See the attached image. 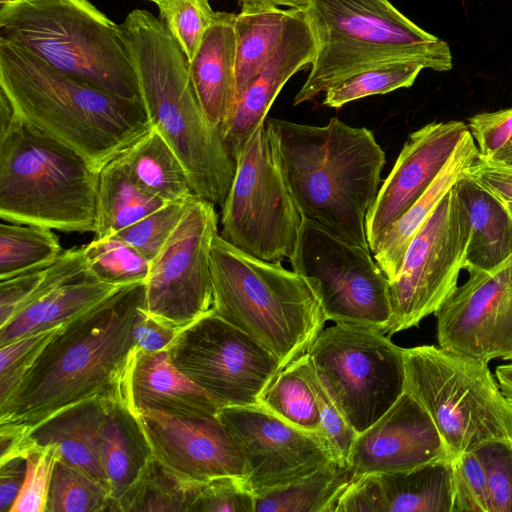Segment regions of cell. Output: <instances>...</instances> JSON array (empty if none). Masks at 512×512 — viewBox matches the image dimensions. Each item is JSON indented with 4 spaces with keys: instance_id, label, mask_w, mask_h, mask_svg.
<instances>
[{
    "instance_id": "bcb514c9",
    "label": "cell",
    "mask_w": 512,
    "mask_h": 512,
    "mask_svg": "<svg viewBox=\"0 0 512 512\" xmlns=\"http://www.w3.org/2000/svg\"><path fill=\"white\" fill-rule=\"evenodd\" d=\"M453 512H490V493L483 464L474 451L452 458Z\"/></svg>"
},
{
    "instance_id": "b9f144b4",
    "label": "cell",
    "mask_w": 512,
    "mask_h": 512,
    "mask_svg": "<svg viewBox=\"0 0 512 512\" xmlns=\"http://www.w3.org/2000/svg\"><path fill=\"white\" fill-rule=\"evenodd\" d=\"M160 19L190 62L217 12L208 0H159Z\"/></svg>"
},
{
    "instance_id": "5b68a950",
    "label": "cell",
    "mask_w": 512,
    "mask_h": 512,
    "mask_svg": "<svg viewBox=\"0 0 512 512\" xmlns=\"http://www.w3.org/2000/svg\"><path fill=\"white\" fill-rule=\"evenodd\" d=\"M213 311L280 362L305 354L324 329L320 300L309 281L234 247L218 233L211 247Z\"/></svg>"
},
{
    "instance_id": "816d5d0a",
    "label": "cell",
    "mask_w": 512,
    "mask_h": 512,
    "mask_svg": "<svg viewBox=\"0 0 512 512\" xmlns=\"http://www.w3.org/2000/svg\"><path fill=\"white\" fill-rule=\"evenodd\" d=\"M467 173L502 202H512V168L501 166L480 156Z\"/></svg>"
},
{
    "instance_id": "44dd1931",
    "label": "cell",
    "mask_w": 512,
    "mask_h": 512,
    "mask_svg": "<svg viewBox=\"0 0 512 512\" xmlns=\"http://www.w3.org/2000/svg\"><path fill=\"white\" fill-rule=\"evenodd\" d=\"M315 54L316 42L304 10L292 9L275 51L243 90L223 132L235 160L256 129L264 124L286 82L311 66Z\"/></svg>"
},
{
    "instance_id": "680465c9",
    "label": "cell",
    "mask_w": 512,
    "mask_h": 512,
    "mask_svg": "<svg viewBox=\"0 0 512 512\" xmlns=\"http://www.w3.org/2000/svg\"><path fill=\"white\" fill-rule=\"evenodd\" d=\"M149 1H152L154 3H157L159 0H149Z\"/></svg>"
},
{
    "instance_id": "30bf717a",
    "label": "cell",
    "mask_w": 512,
    "mask_h": 512,
    "mask_svg": "<svg viewBox=\"0 0 512 512\" xmlns=\"http://www.w3.org/2000/svg\"><path fill=\"white\" fill-rule=\"evenodd\" d=\"M306 353L357 434L380 419L406 390L404 348L378 330L335 323L318 334Z\"/></svg>"
},
{
    "instance_id": "277c9868",
    "label": "cell",
    "mask_w": 512,
    "mask_h": 512,
    "mask_svg": "<svg viewBox=\"0 0 512 512\" xmlns=\"http://www.w3.org/2000/svg\"><path fill=\"white\" fill-rule=\"evenodd\" d=\"M120 27L152 127L185 166L195 194L222 207L236 160L202 110L187 57L162 20L147 10H132Z\"/></svg>"
},
{
    "instance_id": "3957f363",
    "label": "cell",
    "mask_w": 512,
    "mask_h": 512,
    "mask_svg": "<svg viewBox=\"0 0 512 512\" xmlns=\"http://www.w3.org/2000/svg\"><path fill=\"white\" fill-rule=\"evenodd\" d=\"M0 89L23 120L75 149L99 171L152 128L143 100L55 70L1 38Z\"/></svg>"
},
{
    "instance_id": "603a6c76",
    "label": "cell",
    "mask_w": 512,
    "mask_h": 512,
    "mask_svg": "<svg viewBox=\"0 0 512 512\" xmlns=\"http://www.w3.org/2000/svg\"><path fill=\"white\" fill-rule=\"evenodd\" d=\"M235 14L217 12L189 62L195 93L208 121L224 132L236 104Z\"/></svg>"
},
{
    "instance_id": "484cf974",
    "label": "cell",
    "mask_w": 512,
    "mask_h": 512,
    "mask_svg": "<svg viewBox=\"0 0 512 512\" xmlns=\"http://www.w3.org/2000/svg\"><path fill=\"white\" fill-rule=\"evenodd\" d=\"M453 190L470 222L464 269L492 272L512 256V217L505 203L467 171Z\"/></svg>"
},
{
    "instance_id": "60d3db41",
    "label": "cell",
    "mask_w": 512,
    "mask_h": 512,
    "mask_svg": "<svg viewBox=\"0 0 512 512\" xmlns=\"http://www.w3.org/2000/svg\"><path fill=\"white\" fill-rule=\"evenodd\" d=\"M87 271L118 287L146 282L151 261L117 236L94 238L84 246Z\"/></svg>"
},
{
    "instance_id": "2e32d148",
    "label": "cell",
    "mask_w": 512,
    "mask_h": 512,
    "mask_svg": "<svg viewBox=\"0 0 512 512\" xmlns=\"http://www.w3.org/2000/svg\"><path fill=\"white\" fill-rule=\"evenodd\" d=\"M218 417L244 457L249 471L246 485L255 495L336 461L323 436L300 429L258 404L225 406Z\"/></svg>"
},
{
    "instance_id": "c3c4849f",
    "label": "cell",
    "mask_w": 512,
    "mask_h": 512,
    "mask_svg": "<svg viewBox=\"0 0 512 512\" xmlns=\"http://www.w3.org/2000/svg\"><path fill=\"white\" fill-rule=\"evenodd\" d=\"M467 125L479 156L488 158L512 137V107L475 114L468 118Z\"/></svg>"
},
{
    "instance_id": "7402d4cb",
    "label": "cell",
    "mask_w": 512,
    "mask_h": 512,
    "mask_svg": "<svg viewBox=\"0 0 512 512\" xmlns=\"http://www.w3.org/2000/svg\"><path fill=\"white\" fill-rule=\"evenodd\" d=\"M126 392L129 408L138 417L146 410L209 417L222 408L174 366L167 350L142 352L135 348Z\"/></svg>"
},
{
    "instance_id": "d6986e66",
    "label": "cell",
    "mask_w": 512,
    "mask_h": 512,
    "mask_svg": "<svg viewBox=\"0 0 512 512\" xmlns=\"http://www.w3.org/2000/svg\"><path fill=\"white\" fill-rule=\"evenodd\" d=\"M452 459L425 408L407 390L374 424L359 433L347 466L354 476L410 470Z\"/></svg>"
},
{
    "instance_id": "db71d44e",
    "label": "cell",
    "mask_w": 512,
    "mask_h": 512,
    "mask_svg": "<svg viewBox=\"0 0 512 512\" xmlns=\"http://www.w3.org/2000/svg\"><path fill=\"white\" fill-rule=\"evenodd\" d=\"M495 376L503 395L512 405V362L499 365Z\"/></svg>"
},
{
    "instance_id": "836d02e7",
    "label": "cell",
    "mask_w": 512,
    "mask_h": 512,
    "mask_svg": "<svg viewBox=\"0 0 512 512\" xmlns=\"http://www.w3.org/2000/svg\"><path fill=\"white\" fill-rule=\"evenodd\" d=\"M202 484L188 481L154 456L116 502L119 512H191Z\"/></svg>"
},
{
    "instance_id": "f1b7e54d",
    "label": "cell",
    "mask_w": 512,
    "mask_h": 512,
    "mask_svg": "<svg viewBox=\"0 0 512 512\" xmlns=\"http://www.w3.org/2000/svg\"><path fill=\"white\" fill-rule=\"evenodd\" d=\"M377 476L385 512H453L452 459Z\"/></svg>"
},
{
    "instance_id": "ba28073f",
    "label": "cell",
    "mask_w": 512,
    "mask_h": 512,
    "mask_svg": "<svg viewBox=\"0 0 512 512\" xmlns=\"http://www.w3.org/2000/svg\"><path fill=\"white\" fill-rule=\"evenodd\" d=\"M0 38L55 70L142 100L120 25L88 0H1Z\"/></svg>"
},
{
    "instance_id": "f35d334b",
    "label": "cell",
    "mask_w": 512,
    "mask_h": 512,
    "mask_svg": "<svg viewBox=\"0 0 512 512\" xmlns=\"http://www.w3.org/2000/svg\"><path fill=\"white\" fill-rule=\"evenodd\" d=\"M113 511L109 487L85 470L62 459L56 463L46 512Z\"/></svg>"
},
{
    "instance_id": "ffe728a7",
    "label": "cell",
    "mask_w": 512,
    "mask_h": 512,
    "mask_svg": "<svg viewBox=\"0 0 512 512\" xmlns=\"http://www.w3.org/2000/svg\"><path fill=\"white\" fill-rule=\"evenodd\" d=\"M468 131L463 121L451 120L409 135L366 215L369 248L426 191Z\"/></svg>"
},
{
    "instance_id": "6f0895ef",
    "label": "cell",
    "mask_w": 512,
    "mask_h": 512,
    "mask_svg": "<svg viewBox=\"0 0 512 512\" xmlns=\"http://www.w3.org/2000/svg\"><path fill=\"white\" fill-rule=\"evenodd\" d=\"M505 205H506V207H507V209H508V211H509V213H510V215L512 217V202H506Z\"/></svg>"
},
{
    "instance_id": "4dcf8cb0",
    "label": "cell",
    "mask_w": 512,
    "mask_h": 512,
    "mask_svg": "<svg viewBox=\"0 0 512 512\" xmlns=\"http://www.w3.org/2000/svg\"><path fill=\"white\" fill-rule=\"evenodd\" d=\"M165 204L143 188L117 157L99 172L95 238L113 236Z\"/></svg>"
},
{
    "instance_id": "4fadbf2b",
    "label": "cell",
    "mask_w": 512,
    "mask_h": 512,
    "mask_svg": "<svg viewBox=\"0 0 512 512\" xmlns=\"http://www.w3.org/2000/svg\"><path fill=\"white\" fill-rule=\"evenodd\" d=\"M470 222L453 187L410 242L397 277L389 282L388 336L418 326L450 297L464 269Z\"/></svg>"
},
{
    "instance_id": "d590c367",
    "label": "cell",
    "mask_w": 512,
    "mask_h": 512,
    "mask_svg": "<svg viewBox=\"0 0 512 512\" xmlns=\"http://www.w3.org/2000/svg\"><path fill=\"white\" fill-rule=\"evenodd\" d=\"M63 253L49 228L5 222L0 225V280L47 268Z\"/></svg>"
},
{
    "instance_id": "cb8c5ba5",
    "label": "cell",
    "mask_w": 512,
    "mask_h": 512,
    "mask_svg": "<svg viewBox=\"0 0 512 512\" xmlns=\"http://www.w3.org/2000/svg\"><path fill=\"white\" fill-rule=\"evenodd\" d=\"M478 156L476 142L468 131L426 191L370 246L375 260L389 282L397 277L406 250L414 236Z\"/></svg>"
},
{
    "instance_id": "f907efd6",
    "label": "cell",
    "mask_w": 512,
    "mask_h": 512,
    "mask_svg": "<svg viewBox=\"0 0 512 512\" xmlns=\"http://www.w3.org/2000/svg\"><path fill=\"white\" fill-rule=\"evenodd\" d=\"M139 309L132 329L133 347L142 352L167 350L184 330Z\"/></svg>"
},
{
    "instance_id": "52a82bcc",
    "label": "cell",
    "mask_w": 512,
    "mask_h": 512,
    "mask_svg": "<svg viewBox=\"0 0 512 512\" xmlns=\"http://www.w3.org/2000/svg\"><path fill=\"white\" fill-rule=\"evenodd\" d=\"M303 10L316 54L293 105L383 61L409 59L439 72L452 68L448 43L421 29L389 0H309Z\"/></svg>"
},
{
    "instance_id": "681fc988",
    "label": "cell",
    "mask_w": 512,
    "mask_h": 512,
    "mask_svg": "<svg viewBox=\"0 0 512 512\" xmlns=\"http://www.w3.org/2000/svg\"><path fill=\"white\" fill-rule=\"evenodd\" d=\"M332 512H385L377 474L352 477L337 497Z\"/></svg>"
},
{
    "instance_id": "7bdbcfd3",
    "label": "cell",
    "mask_w": 512,
    "mask_h": 512,
    "mask_svg": "<svg viewBox=\"0 0 512 512\" xmlns=\"http://www.w3.org/2000/svg\"><path fill=\"white\" fill-rule=\"evenodd\" d=\"M196 197L198 196L168 202L115 236L153 261L182 221Z\"/></svg>"
},
{
    "instance_id": "ac0fdd59",
    "label": "cell",
    "mask_w": 512,
    "mask_h": 512,
    "mask_svg": "<svg viewBox=\"0 0 512 512\" xmlns=\"http://www.w3.org/2000/svg\"><path fill=\"white\" fill-rule=\"evenodd\" d=\"M139 420L153 456L180 477L206 483L222 476L247 478L242 453L218 417H180L146 410Z\"/></svg>"
},
{
    "instance_id": "83f0119b",
    "label": "cell",
    "mask_w": 512,
    "mask_h": 512,
    "mask_svg": "<svg viewBox=\"0 0 512 512\" xmlns=\"http://www.w3.org/2000/svg\"><path fill=\"white\" fill-rule=\"evenodd\" d=\"M100 436L102 463L115 511L116 502L138 479L153 454L139 417L122 403L111 405Z\"/></svg>"
},
{
    "instance_id": "9a60e30c",
    "label": "cell",
    "mask_w": 512,
    "mask_h": 512,
    "mask_svg": "<svg viewBox=\"0 0 512 512\" xmlns=\"http://www.w3.org/2000/svg\"><path fill=\"white\" fill-rule=\"evenodd\" d=\"M218 234L215 205L196 197L151 261L145 311L186 329L213 309L211 247Z\"/></svg>"
},
{
    "instance_id": "74e56055",
    "label": "cell",
    "mask_w": 512,
    "mask_h": 512,
    "mask_svg": "<svg viewBox=\"0 0 512 512\" xmlns=\"http://www.w3.org/2000/svg\"><path fill=\"white\" fill-rule=\"evenodd\" d=\"M424 66L414 60L394 59L376 63L352 73L330 86L322 104L341 108L372 95L386 94L413 85Z\"/></svg>"
},
{
    "instance_id": "8fae6325",
    "label": "cell",
    "mask_w": 512,
    "mask_h": 512,
    "mask_svg": "<svg viewBox=\"0 0 512 512\" xmlns=\"http://www.w3.org/2000/svg\"><path fill=\"white\" fill-rule=\"evenodd\" d=\"M221 209L220 236L234 247L265 261L292 256L303 217L265 122L236 158L235 175Z\"/></svg>"
},
{
    "instance_id": "8d00e7d4",
    "label": "cell",
    "mask_w": 512,
    "mask_h": 512,
    "mask_svg": "<svg viewBox=\"0 0 512 512\" xmlns=\"http://www.w3.org/2000/svg\"><path fill=\"white\" fill-rule=\"evenodd\" d=\"M258 405L300 429L325 438L315 395L296 360L277 372Z\"/></svg>"
},
{
    "instance_id": "9f6ffc18",
    "label": "cell",
    "mask_w": 512,
    "mask_h": 512,
    "mask_svg": "<svg viewBox=\"0 0 512 512\" xmlns=\"http://www.w3.org/2000/svg\"><path fill=\"white\" fill-rule=\"evenodd\" d=\"M242 4L270 5L287 9H305L309 0H239Z\"/></svg>"
},
{
    "instance_id": "ee69618b",
    "label": "cell",
    "mask_w": 512,
    "mask_h": 512,
    "mask_svg": "<svg viewBox=\"0 0 512 512\" xmlns=\"http://www.w3.org/2000/svg\"><path fill=\"white\" fill-rule=\"evenodd\" d=\"M298 367L315 395L321 417L323 434L330 446L334 459L347 466L348 457L357 433L348 424L340 410L329 396L308 359L307 353L296 359ZM348 467V466H347Z\"/></svg>"
},
{
    "instance_id": "4316f807",
    "label": "cell",
    "mask_w": 512,
    "mask_h": 512,
    "mask_svg": "<svg viewBox=\"0 0 512 512\" xmlns=\"http://www.w3.org/2000/svg\"><path fill=\"white\" fill-rule=\"evenodd\" d=\"M118 288L97 280L86 269L1 326L0 347L28 334L69 322L99 304Z\"/></svg>"
},
{
    "instance_id": "f5cc1de1",
    "label": "cell",
    "mask_w": 512,
    "mask_h": 512,
    "mask_svg": "<svg viewBox=\"0 0 512 512\" xmlns=\"http://www.w3.org/2000/svg\"><path fill=\"white\" fill-rule=\"evenodd\" d=\"M25 474V457L0 460V512H9L22 488Z\"/></svg>"
},
{
    "instance_id": "d6a6232c",
    "label": "cell",
    "mask_w": 512,
    "mask_h": 512,
    "mask_svg": "<svg viewBox=\"0 0 512 512\" xmlns=\"http://www.w3.org/2000/svg\"><path fill=\"white\" fill-rule=\"evenodd\" d=\"M351 478L347 466L332 461L290 484L255 495V512H332Z\"/></svg>"
},
{
    "instance_id": "7a4b0ae2",
    "label": "cell",
    "mask_w": 512,
    "mask_h": 512,
    "mask_svg": "<svg viewBox=\"0 0 512 512\" xmlns=\"http://www.w3.org/2000/svg\"><path fill=\"white\" fill-rule=\"evenodd\" d=\"M265 123L302 217L350 244L370 249L366 215L385 164V152L373 131L336 117L322 126L271 117Z\"/></svg>"
},
{
    "instance_id": "1f68e13d",
    "label": "cell",
    "mask_w": 512,
    "mask_h": 512,
    "mask_svg": "<svg viewBox=\"0 0 512 512\" xmlns=\"http://www.w3.org/2000/svg\"><path fill=\"white\" fill-rule=\"evenodd\" d=\"M291 11L270 5L242 4L241 11L235 14L236 102L275 51Z\"/></svg>"
},
{
    "instance_id": "ab89813d",
    "label": "cell",
    "mask_w": 512,
    "mask_h": 512,
    "mask_svg": "<svg viewBox=\"0 0 512 512\" xmlns=\"http://www.w3.org/2000/svg\"><path fill=\"white\" fill-rule=\"evenodd\" d=\"M0 460L23 456L26 474L9 512H46L48 492L60 451L54 444L38 445L26 440L0 439Z\"/></svg>"
},
{
    "instance_id": "f6af8a7d",
    "label": "cell",
    "mask_w": 512,
    "mask_h": 512,
    "mask_svg": "<svg viewBox=\"0 0 512 512\" xmlns=\"http://www.w3.org/2000/svg\"><path fill=\"white\" fill-rule=\"evenodd\" d=\"M473 451L485 469L490 512H512V440L487 441Z\"/></svg>"
},
{
    "instance_id": "e0dca14e",
    "label": "cell",
    "mask_w": 512,
    "mask_h": 512,
    "mask_svg": "<svg viewBox=\"0 0 512 512\" xmlns=\"http://www.w3.org/2000/svg\"><path fill=\"white\" fill-rule=\"evenodd\" d=\"M467 271L435 312L438 346L485 362L512 360V256L492 272Z\"/></svg>"
},
{
    "instance_id": "7c38bea8",
    "label": "cell",
    "mask_w": 512,
    "mask_h": 512,
    "mask_svg": "<svg viewBox=\"0 0 512 512\" xmlns=\"http://www.w3.org/2000/svg\"><path fill=\"white\" fill-rule=\"evenodd\" d=\"M289 260L292 270L311 284L326 320L389 332V280L370 249L350 244L303 218Z\"/></svg>"
},
{
    "instance_id": "8992f818",
    "label": "cell",
    "mask_w": 512,
    "mask_h": 512,
    "mask_svg": "<svg viewBox=\"0 0 512 512\" xmlns=\"http://www.w3.org/2000/svg\"><path fill=\"white\" fill-rule=\"evenodd\" d=\"M99 170L16 112L0 132V216L63 232H95Z\"/></svg>"
},
{
    "instance_id": "11a10c76",
    "label": "cell",
    "mask_w": 512,
    "mask_h": 512,
    "mask_svg": "<svg viewBox=\"0 0 512 512\" xmlns=\"http://www.w3.org/2000/svg\"><path fill=\"white\" fill-rule=\"evenodd\" d=\"M485 159L492 163L512 168V137Z\"/></svg>"
},
{
    "instance_id": "d4e9b609",
    "label": "cell",
    "mask_w": 512,
    "mask_h": 512,
    "mask_svg": "<svg viewBox=\"0 0 512 512\" xmlns=\"http://www.w3.org/2000/svg\"><path fill=\"white\" fill-rule=\"evenodd\" d=\"M114 402L101 397L80 402L48 418L27 436L16 440L56 445L60 459L85 470L109 487L102 463L100 429Z\"/></svg>"
},
{
    "instance_id": "f546056e",
    "label": "cell",
    "mask_w": 512,
    "mask_h": 512,
    "mask_svg": "<svg viewBox=\"0 0 512 512\" xmlns=\"http://www.w3.org/2000/svg\"><path fill=\"white\" fill-rule=\"evenodd\" d=\"M118 158L143 188L166 203L197 196L185 166L154 127Z\"/></svg>"
},
{
    "instance_id": "e575fe53",
    "label": "cell",
    "mask_w": 512,
    "mask_h": 512,
    "mask_svg": "<svg viewBox=\"0 0 512 512\" xmlns=\"http://www.w3.org/2000/svg\"><path fill=\"white\" fill-rule=\"evenodd\" d=\"M87 269L84 246L63 251L49 267L0 280V327Z\"/></svg>"
},
{
    "instance_id": "7dc6e473",
    "label": "cell",
    "mask_w": 512,
    "mask_h": 512,
    "mask_svg": "<svg viewBox=\"0 0 512 512\" xmlns=\"http://www.w3.org/2000/svg\"><path fill=\"white\" fill-rule=\"evenodd\" d=\"M246 478L222 476L203 483L191 512H255V494Z\"/></svg>"
},
{
    "instance_id": "9c48e42d",
    "label": "cell",
    "mask_w": 512,
    "mask_h": 512,
    "mask_svg": "<svg viewBox=\"0 0 512 512\" xmlns=\"http://www.w3.org/2000/svg\"><path fill=\"white\" fill-rule=\"evenodd\" d=\"M406 390L425 408L452 458L512 440V405L488 362L435 345L404 348Z\"/></svg>"
},
{
    "instance_id": "6da1fadb",
    "label": "cell",
    "mask_w": 512,
    "mask_h": 512,
    "mask_svg": "<svg viewBox=\"0 0 512 512\" xmlns=\"http://www.w3.org/2000/svg\"><path fill=\"white\" fill-rule=\"evenodd\" d=\"M145 299V282L122 286L63 324L0 403V438H23L60 411L93 398L129 407L132 329Z\"/></svg>"
},
{
    "instance_id": "5bb4252c",
    "label": "cell",
    "mask_w": 512,
    "mask_h": 512,
    "mask_svg": "<svg viewBox=\"0 0 512 512\" xmlns=\"http://www.w3.org/2000/svg\"><path fill=\"white\" fill-rule=\"evenodd\" d=\"M174 366L221 407L257 405L278 359L213 309L184 329L167 349Z\"/></svg>"
}]
</instances>
